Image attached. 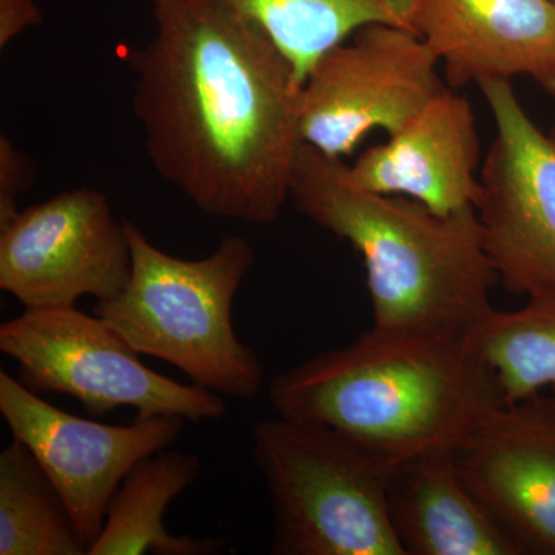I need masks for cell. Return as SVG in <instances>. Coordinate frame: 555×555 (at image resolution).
I'll use <instances>...</instances> for the list:
<instances>
[{
  "label": "cell",
  "mask_w": 555,
  "mask_h": 555,
  "mask_svg": "<svg viewBox=\"0 0 555 555\" xmlns=\"http://www.w3.org/2000/svg\"><path fill=\"white\" fill-rule=\"evenodd\" d=\"M387 509L404 555H520L467 488L454 449L393 466Z\"/></svg>",
  "instance_id": "14"
},
{
  "label": "cell",
  "mask_w": 555,
  "mask_h": 555,
  "mask_svg": "<svg viewBox=\"0 0 555 555\" xmlns=\"http://www.w3.org/2000/svg\"><path fill=\"white\" fill-rule=\"evenodd\" d=\"M480 138L469 101L454 89L367 149L350 166L358 184L382 195L406 196L440 215L476 208L481 195Z\"/></svg>",
  "instance_id": "13"
},
{
  "label": "cell",
  "mask_w": 555,
  "mask_h": 555,
  "mask_svg": "<svg viewBox=\"0 0 555 555\" xmlns=\"http://www.w3.org/2000/svg\"><path fill=\"white\" fill-rule=\"evenodd\" d=\"M259 25L305 83L326 51L374 24L412 30L414 0H215ZM414 31V30H412Z\"/></svg>",
  "instance_id": "16"
},
{
  "label": "cell",
  "mask_w": 555,
  "mask_h": 555,
  "mask_svg": "<svg viewBox=\"0 0 555 555\" xmlns=\"http://www.w3.org/2000/svg\"><path fill=\"white\" fill-rule=\"evenodd\" d=\"M126 221L105 193L78 188L17 211L0 228V288L25 309L105 301L129 283Z\"/></svg>",
  "instance_id": "9"
},
{
  "label": "cell",
  "mask_w": 555,
  "mask_h": 555,
  "mask_svg": "<svg viewBox=\"0 0 555 555\" xmlns=\"http://www.w3.org/2000/svg\"><path fill=\"white\" fill-rule=\"evenodd\" d=\"M42 22L36 0H0V50Z\"/></svg>",
  "instance_id": "20"
},
{
  "label": "cell",
  "mask_w": 555,
  "mask_h": 555,
  "mask_svg": "<svg viewBox=\"0 0 555 555\" xmlns=\"http://www.w3.org/2000/svg\"><path fill=\"white\" fill-rule=\"evenodd\" d=\"M454 456L520 555H555V392L486 409Z\"/></svg>",
  "instance_id": "11"
},
{
  "label": "cell",
  "mask_w": 555,
  "mask_h": 555,
  "mask_svg": "<svg viewBox=\"0 0 555 555\" xmlns=\"http://www.w3.org/2000/svg\"><path fill=\"white\" fill-rule=\"evenodd\" d=\"M478 328L372 326L275 375L269 400L284 418L331 427L389 466L455 449L502 401Z\"/></svg>",
  "instance_id": "2"
},
{
  "label": "cell",
  "mask_w": 555,
  "mask_h": 555,
  "mask_svg": "<svg viewBox=\"0 0 555 555\" xmlns=\"http://www.w3.org/2000/svg\"><path fill=\"white\" fill-rule=\"evenodd\" d=\"M56 486L27 447L11 441L0 452V555H86Z\"/></svg>",
  "instance_id": "17"
},
{
  "label": "cell",
  "mask_w": 555,
  "mask_h": 555,
  "mask_svg": "<svg viewBox=\"0 0 555 555\" xmlns=\"http://www.w3.org/2000/svg\"><path fill=\"white\" fill-rule=\"evenodd\" d=\"M478 87L495 120L476 206L486 254L511 294L555 297V130L535 126L511 80Z\"/></svg>",
  "instance_id": "8"
},
{
  "label": "cell",
  "mask_w": 555,
  "mask_h": 555,
  "mask_svg": "<svg viewBox=\"0 0 555 555\" xmlns=\"http://www.w3.org/2000/svg\"><path fill=\"white\" fill-rule=\"evenodd\" d=\"M412 30L454 90L521 76L555 98L554 0H414Z\"/></svg>",
  "instance_id": "12"
},
{
  "label": "cell",
  "mask_w": 555,
  "mask_h": 555,
  "mask_svg": "<svg viewBox=\"0 0 555 555\" xmlns=\"http://www.w3.org/2000/svg\"><path fill=\"white\" fill-rule=\"evenodd\" d=\"M201 476L198 456L166 449L138 463L113 495L101 534L89 555H211L224 540L173 535L167 507Z\"/></svg>",
  "instance_id": "15"
},
{
  "label": "cell",
  "mask_w": 555,
  "mask_h": 555,
  "mask_svg": "<svg viewBox=\"0 0 555 555\" xmlns=\"http://www.w3.org/2000/svg\"><path fill=\"white\" fill-rule=\"evenodd\" d=\"M0 350L16 361L22 385L39 396L73 397L93 416L119 408L192 423L228 414L224 397L145 366L107 321L76 306L25 309L0 324Z\"/></svg>",
  "instance_id": "6"
},
{
  "label": "cell",
  "mask_w": 555,
  "mask_h": 555,
  "mask_svg": "<svg viewBox=\"0 0 555 555\" xmlns=\"http://www.w3.org/2000/svg\"><path fill=\"white\" fill-rule=\"evenodd\" d=\"M0 414L56 486L89 550L127 474L171 448L185 426L179 416H137L118 426L80 418L47 403L3 369Z\"/></svg>",
  "instance_id": "10"
},
{
  "label": "cell",
  "mask_w": 555,
  "mask_h": 555,
  "mask_svg": "<svg viewBox=\"0 0 555 555\" xmlns=\"http://www.w3.org/2000/svg\"><path fill=\"white\" fill-rule=\"evenodd\" d=\"M554 2H555V0H554Z\"/></svg>",
  "instance_id": "21"
},
{
  "label": "cell",
  "mask_w": 555,
  "mask_h": 555,
  "mask_svg": "<svg viewBox=\"0 0 555 555\" xmlns=\"http://www.w3.org/2000/svg\"><path fill=\"white\" fill-rule=\"evenodd\" d=\"M131 250L129 283L116 297L96 301L107 321L139 353L184 372L193 385L221 397L255 400L264 369L233 327V301L254 268V247L225 236L206 258L182 259L160 250L126 221Z\"/></svg>",
  "instance_id": "4"
},
{
  "label": "cell",
  "mask_w": 555,
  "mask_h": 555,
  "mask_svg": "<svg viewBox=\"0 0 555 555\" xmlns=\"http://www.w3.org/2000/svg\"><path fill=\"white\" fill-rule=\"evenodd\" d=\"M133 109L160 177L208 217L264 225L291 201L301 83L283 50L215 0H150Z\"/></svg>",
  "instance_id": "1"
},
{
  "label": "cell",
  "mask_w": 555,
  "mask_h": 555,
  "mask_svg": "<svg viewBox=\"0 0 555 555\" xmlns=\"http://www.w3.org/2000/svg\"><path fill=\"white\" fill-rule=\"evenodd\" d=\"M291 199L302 217L363 258L374 327L478 328L499 283L476 208L440 215L358 184L350 166L302 144Z\"/></svg>",
  "instance_id": "3"
},
{
  "label": "cell",
  "mask_w": 555,
  "mask_h": 555,
  "mask_svg": "<svg viewBox=\"0 0 555 555\" xmlns=\"http://www.w3.org/2000/svg\"><path fill=\"white\" fill-rule=\"evenodd\" d=\"M31 167L9 138H0V228L16 217L21 195L31 188Z\"/></svg>",
  "instance_id": "19"
},
{
  "label": "cell",
  "mask_w": 555,
  "mask_h": 555,
  "mask_svg": "<svg viewBox=\"0 0 555 555\" xmlns=\"http://www.w3.org/2000/svg\"><path fill=\"white\" fill-rule=\"evenodd\" d=\"M478 339L503 403L555 392V297L528 298L511 312L494 309Z\"/></svg>",
  "instance_id": "18"
},
{
  "label": "cell",
  "mask_w": 555,
  "mask_h": 555,
  "mask_svg": "<svg viewBox=\"0 0 555 555\" xmlns=\"http://www.w3.org/2000/svg\"><path fill=\"white\" fill-rule=\"evenodd\" d=\"M436 54L409 28L374 24L326 51L299 90L302 144L343 159L372 130L396 133L447 89Z\"/></svg>",
  "instance_id": "7"
},
{
  "label": "cell",
  "mask_w": 555,
  "mask_h": 555,
  "mask_svg": "<svg viewBox=\"0 0 555 555\" xmlns=\"http://www.w3.org/2000/svg\"><path fill=\"white\" fill-rule=\"evenodd\" d=\"M251 455L270 499L275 555H404L389 509L392 466L331 427L266 418Z\"/></svg>",
  "instance_id": "5"
}]
</instances>
